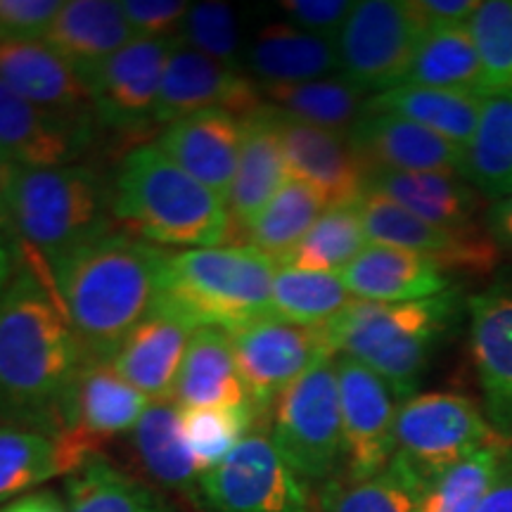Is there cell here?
Masks as SVG:
<instances>
[{"mask_svg":"<svg viewBox=\"0 0 512 512\" xmlns=\"http://www.w3.org/2000/svg\"><path fill=\"white\" fill-rule=\"evenodd\" d=\"M10 174H12V166L5 164L0 159V230L12 238V228H10V209H8V192H10ZM15 240V238H12Z\"/></svg>","mask_w":512,"mask_h":512,"instance_id":"f5cc1de1","label":"cell"},{"mask_svg":"<svg viewBox=\"0 0 512 512\" xmlns=\"http://www.w3.org/2000/svg\"><path fill=\"white\" fill-rule=\"evenodd\" d=\"M176 38H133L88 79L95 124L131 136L157 124L162 79Z\"/></svg>","mask_w":512,"mask_h":512,"instance_id":"8fae6325","label":"cell"},{"mask_svg":"<svg viewBox=\"0 0 512 512\" xmlns=\"http://www.w3.org/2000/svg\"><path fill=\"white\" fill-rule=\"evenodd\" d=\"M278 112L287 174L323 197L328 209L356 207L366 195V166L342 133L304 124Z\"/></svg>","mask_w":512,"mask_h":512,"instance_id":"e0dca14e","label":"cell"},{"mask_svg":"<svg viewBox=\"0 0 512 512\" xmlns=\"http://www.w3.org/2000/svg\"><path fill=\"white\" fill-rule=\"evenodd\" d=\"M347 138L366 171H434L465 178L467 150L396 114L366 112Z\"/></svg>","mask_w":512,"mask_h":512,"instance_id":"ac0fdd59","label":"cell"},{"mask_svg":"<svg viewBox=\"0 0 512 512\" xmlns=\"http://www.w3.org/2000/svg\"><path fill=\"white\" fill-rule=\"evenodd\" d=\"M166 259L164 249L112 230L50 268V283L88 358L110 361L157 309Z\"/></svg>","mask_w":512,"mask_h":512,"instance_id":"7a4b0ae2","label":"cell"},{"mask_svg":"<svg viewBox=\"0 0 512 512\" xmlns=\"http://www.w3.org/2000/svg\"><path fill=\"white\" fill-rule=\"evenodd\" d=\"M60 0H0V41H43Z\"/></svg>","mask_w":512,"mask_h":512,"instance_id":"f6af8a7d","label":"cell"},{"mask_svg":"<svg viewBox=\"0 0 512 512\" xmlns=\"http://www.w3.org/2000/svg\"><path fill=\"white\" fill-rule=\"evenodd\" d=\"M413 0H361L337 38L339 76L366 95L403 86L425 38Z\"/></svg>","mask_w":512,"mask_h":512,"instance_id":"52a82bcc","label":"cell"},{"mask_svg":"<svg viewBox=\"0 0 512 512\" xmlns=\"http://www.w3.org/2000/svg\"><path fill=\"white\" fill-rule=\"evenodd\" d=\"M136 448L145 472L159 486L176 491L200 508L202 470L185 439L181 408L174 401H152L133 430Z\"/></svg>","mask_w":512,"mask_h":512,"instance_id":"f1b7e54d","label":"cell"},{"mask_svg":"<svg viewBox=\"0 0 512 512\" xmlns=\"http://www.w3.org/2000/svg\"><path fill=\"white\" fill-rule=\"evenodd\" d=\"M339 72L337 41L287 22L264 24L247 38L245 74L256 86H287L328 79Z\"/></svg>","mask_w":512,"mask_h":512,"instance_id":"484cf974","label":"cell"},{"mask_svg":"<svg viewBox=\"0 0 512 512\" xmlns=\"http://www.w3.org/2000/svg\"><path fill=\"white\" fill-rule=\"evenodd\" d=\"M112 216L128 235L150 245L223 247L235 233L226 202L159 145H140L121 159L112 183Z\"/></svg>","mask_w":512,"mask_h":512,"instance_id":"3957f363","label":"cell"},{"mask_svg":"<svg viewBox=\"0 0 512 512\" xmlns=\"http://www.w3.org/2000/svg\"><path fill=\"white\" fill-rule=\"evenodd\" d=\"M93 117H69L0 83V159L19 169H55L83 157L93 143Z\"/></svg>","mask_w":512,"mask_h":512,"instance_id":"9a60e30c","label":"cell"},{"mask_svg":"<svg viewBox=\"0 0 512 512\" xmlns=\"http://www.w3.org/2000/svg\"><path fill=\"white\" fill-rule=\"evenodd\" d=\"M268 439L294 472L328 482L344 470V427L335 356L306 370L268 411Z\"/></svg>","mask_w":512,"mask_h":512,"instance_id":"8992f818","label":"cell"},{"mask_svg":"<svg viewBox=\"0 0 512 512\" xmlns=\"http://www.w3.org/2000/svg\"><path fill=\"white\" fill-rule=\"evenodd\" d=\"M366 247L368 235L358 204L356 207H332L325 209L323 216L313 223L306 238L294 249L287 266L339 275Z\"/></svg>","mask_w":512,"mask_h":512,"instance_id":"ab89813d","label":"cell"},{"mask_svg":"<svg viewBox=\"0 0 512 512\" xmlns=\"http://www.w3.org/2000/svg\"><path fill=\"white\" fill-rule=\"evenodd\" d=\"M17 261V242L5 230H0V302H3L5 292H8L12 278H15Z\"/></svg>","mask_w":512,"mask_h":512,"instance_id":"816d5d0a","label":"cell"},{"mask_svg":"<svg viewBox=\"0 0 512 512\" xmlns=\"http://www.w3.org/2000/svg\"><path fill=\"white\" fill-rule=\"evenodd\" d=\"M242 121H245V143H242L226 209L233 228L245 230L290 181V174H287L275 107L264 102L254 112L245 114Z\"/></svg>","mask_w":512,"mask_h":512,"instance_id":"7402d4cb","label":"cell"},{"mask_svg":"<svg viewBox=\"0 0 512 512\" xmlns=\"http://www.w3.org/2000/svg\"><path fill=\"white\" fill-rule=\"evenodd\" d=\"M328 209L323 197L302 181L290 178L278 195L268 202L256 219L245 228L247 245L259 249L278 266L290 264V256L306 233Z\"/></svg>","mask_w":512,"mask_h":512,"instance_id":"e575fe53","label":"cell"},{"mask_svg":"<svg viewBox=\"0 0 512 512\" xmlns=\"http://www.w3.org/2000/svg\"><path fill=\"white\" fill-rule=\"evenodd\" d=\"M482 79V60L470 27H458L425 34L403 86L482 93Z\"/></svg>","mask_w":512,"mask_h":512,"instance_id":"d590c367","label":"cell"},{"mask_svg":"<svg viewBox=\"0 0 512 512\" xmlns=\"http://www.w3.org/2000/svg\"><path fill=\"white\" fill-rule=\"evenodd\" d=\"M10 228L17 247L50 271L86 242L114 230L112 185L93 166L19 169L10 174Z\"/></svg>","mask_w":512,"mask_h":512,"instance_id":"277c9868","label":"cell"},{"mask_svg":"<svg viewBox=\"0 0 512 512\" xmlns=\"http://www.w3.org/2000/svg\"><path fill=\"white\" fill-rule=\"evenodd\" d=\"M358 211L370 245L408 249L430 256L444 268L472 273H491L501 256L496 242L475 226L463 230L432 226L375 192L363 195Z\"/></svg>","mask_w":512,"mask_h":512,"instance_id":"4fadbf2b","label":"cell"},{"mask_svg":"<svg viewBox=\"0 0 512 512\" xmlns=\"http://www.w3.org/2000/svg\"><path fill=\"white\" fill-rule=\"evenodd\" d=\"M484 79L482 95H512V0H489L479 5L470 22Z\"/></svg>","mask_w":512,"mask_h":512,"instance_id":"b9f144b4","label":"cell"},{"mask_svg":"<svg viewBox=\"0 0 512 512\" xmlns=\"http://www.w3.org/2000/svg\"><path fill=\"white\" fill-rule=\"evenodd\" d=\"M176 38L183 46L211 60L245 72L247 38L242 36L238 15L228 3L211 0V3L190 5Z\"/></svg>","mask_w":512,"mask_h":512,"instance_id":"7bdbcfd3","label":"cell"},{"mask_svg":"<svg viewBox=\"0 0 512 512\" xmlns=\"http://www.w3.org/2000/svg\"><path fill=\"white\" fill-rule=\"evenodd\" d=\"M465 178L491 200L512 195V95L486 100L477 136L467 147Z\"/></svg>","mask_w":512,"mask_h":512,"instance_id":"74e56055","label":"cell"},{"mask_svg":"<svg viewBox=\"0 0 512 512\" xmlns=\"http://www.w3.org/2000/svg\"><path fill=\"white\" fill-rule=\"evenodd\" d=\"M69 441L29 427L0 425V508L34 494L36 486L72 475L86 463Z\"/></svg>","mask_w":512,"mask_h":512,"instance_id":"4dcf8cb0","label":"cell"},{"mask_svg":"<svg viewBox=\"0 0 512 512\" xmlns=\"http://www.w3.org/2000/svg\"><path fill=\"white\" fill-rule=\"evenodd\" d=\"M261 105L259 86L242 69L211 60L176 38L159 91L157 124L169 126L204 110H228L245 117Z\"/></svg>","mask_w":512,"mask_h":512,"instance_id":"2e32d148","label":"cell"},{"mask_svg":"<svg viewBox=\"0 0 512 512\" xmlns=\"http://www.w3.org/2000/svg\"><path fill=\"white\" fill-rule=\"evenodd\" d=\"M69 512H183L155 486L126 475L95 453L64 484Z\"/></svg>","mask_w":512,"mask_h":512,"instance_id":"1f68e13d","label":"cell"},{"mask_svg":"<svg viewBox=\"0 0 512 512\" xmlns=\"http://www.w3.org/2000/svg\"><path fill=\"white\" fill-rule=\"evenodd\" d=\"M15 278L0 302V425L69 441L72 396L88 356L50 273L17 247Z\"/></svg>","mask_w":512,"mask_h":512,"instance_id":"6da1fadb","label":"cell"},{"mask_svg":"<svg viewBox=\"0 0 512 512\" xmlns=\"http://www.w3.org/2000/svg\"><path fill=\"white\" fill-rule=\"evenodd\" d=\"M394 439V456L430 486L432 479L501 437L465 394L427 392L401 403Z\"/></svg>","mask_w":512,"mask_h":512,"instance_id":"ba28073f","label":"cell"},{"mask_svg":"<svg viewBox=\"0 0 512 512\" xmlns=\"http://www.w3.org/2000/svg\"><path fill=\"white\" fill-rule=\"evenodd\" d=\"M181 422L185 439L204 472L219 467L230 453L254 434V427L266 425L254 403L233 408H181Z\"/></svg>","mask_w":512,"mask_h":512,"instance_id":"60d3db41","label":"cell"},{"mask_svg":"<svg viewBox=\"0 0 512 512\" xmlns=\"http://www.w3.org/2000/svg\"><path fill=\"white\" fill-rule=\"evenodd\" d=\"M0 512H69V510H67V503L62 501L57 491L43 489L3 505Z\"/></svg>","mask_w":512,"mask_h":512,"instance_id":"f907efd6","label":"cell"},{"mask_svg":"<svg viewBox=\"0 0 512 512\" xmlns=\"http://www.w3.org/2000/svg\"><path fill=\"white\" fill-rule=\"evenodd\" d=\"M510 441L496 439L432 479L418 512H477L501 472Z\"/></svg>","mask_w":512,"mask_h":512,"instance_id":"f35d334b","label":"cell"},{"mask_svg":"<svg viewBox=\"0 0 512 512\" xmlns=\"http://www.w3.org/2000/svg\"><path fill=\"white\" fill-rule=\"evenodd\" d=\"M356 299L406 304L437 297L451 287L446 268L408 249L368 245L339 273Z\"/></svg>","mask_w":512,"mask_h":512,"instance_id":"603a6c76","label":"cell"},{"mask_svg":"<svg viewBox=\"0 0 512 512\" xmlns=\"http://www.w3.org/2000/svg\"><path fill=\"white\" fill-rule=\"evenodd\" d=\"M366 192L387 197L432 226L472 228L479 209V192L467 178L434 171H384L366 174Z\"/></svg>","mask_w":512,"mask_h":512,"instance_id":"4316f807","label":"cell"},{"mask_svg":"<svg viewBox=\"0 0 512 512\" xmlns=\"http://www.w3.org/2000/svg\"><path fill=\"white\" fill-rule=\"evenodd\" d=\"M425 489L427 484L394 456L375 477L335 475L323 482L318 508L320 512H418Z\"/></svg>","mask_w":512,"mask_h":512,"instance_id":"836d02e7","label":"cell"},{"mask_svg":"<svg viewBox=\"0 0 512 512\" xmlns=\"http://www.w3.org/2000/svg\"><path fill=\"white\" fill-rule=\"evenodd\" d=\"M190 3L183 0H124L128 27L136 38H176Z\"/></svg>","mask_w":512,"mask_h":512,"instance_id":"bcb514c9","label":"cell"},{"mask_svg":"<svg viewBox=\"0 0 512 512\" xmlns=\"http://www.w3.org/2000/svg\"><path fill=\"white\" fill-rule=\"evenodd\" d=\"M171 401L178 408H233L254 403L238 373L228 330H195Z\"/></svg>","mask_w":512,"mask_h":512,"instance_id":"83f0119b","label":"cell"},{"mask_svg":"<svg viewBox=\"0 0 512 512\" xmlns=\"http://www.w3.org/2000/svg\"><path fill=\"white\" fill-rule=\"evenodd\" d=\"M261 98L287 117L304 124L325 128V131L349 136L356 121L366 114L370 95L358 91L342 76L328 79L287 83V86H259Z\"/></svg>","mask_w":512,"mask_h":512,"instance_id":"d6a6232c","label":"cell"},{"mask_svg":"<svg viewBox=\"0 0 512 512\" xmlns=\"http://www.w3.org/2000/svg\"><path fill=\"white\" fill-rule=\"evenodd\" d=\"M477 512H512V441L505 451L501 472H498L494 486L484 496Z\"/></svg>","mask_w":512,"mask_h":512,"instance_id":"c3c4849f","label":"cell"},{"mask_svg":"<svg viewBox=\"0 0 512 512\" xmlns=\"http://www.w3.org/2000/svg\"><path fill=\"white\" fill-rule=\"evenodd\" d=\"M278 8L292 27L337 41L354 10V3L349 0H280Z\"/></svg>","mask_w":512,"mask_h":512,"instance_id":"ee69618b","label":"cell"},{"mask_svg":"<svg viewBox=\"0 0 512 512\" xmlns=\"http://www.w3.org/2000/svg\"><path fill=\"white\" fill-rule=\"evenodd\" d=\"M245 121L228 110H204L174 121L162 131L157 145L183 171L228 200L230 185L238 171Z\"/></svg>","mask_w":512,"mask_h":512,"instance_id":"d6986e66","label":"cell"},{"mask_svg":"<svg viewBox=\"0 0 512 512\" xmlns=\"http://www.w3.org/2000/svg\"><path fill=\"white\" fill-rule=\"evenodd\" d=\"M0 83L46 110L93 117L88 86L43 41H0Z\"/></svg>","mask_w":512,"mask_h":512,"instance_id":"d4e9b609","label":"cell"},{"mask_svg":"<svg viewBox=\"0 0 512 512\" xmlns=\"http://www.w3.org/2000/svg\"><path fill=\"white\" fill-rule=\"evenodd\" d=\"M354 299L337 273L280 266L273 278L271 311L285 323L320 328L347 309Z\"/></svg>","mask_w":512,"mask_h":512,"instance_id":"8d00e7d4","label":"cell"},{"mask_svg":"<svg viewBox=\"0 0 512 512\" xmlns=\"http://www.w3.org/2000/svg\"><path fill=\"white\" fill-rule=\"evenodd\" d=\"M278 268L252 245L169 254L157 309L174 313L195 330H233L273 316L271 297Z\"/></svg>","mask_w":512,"mask_h":512,"instance_id":"5b68a950","label":"cell"},{"mask_svg":"<svg viewBox=\"0 0 512 512\" xmlns=\"http://www.w3.org/2000/svg\"><path fill=\"white\" fill-rule=\"evenodd\" d=\"M121 3L114 0H69L43 36V43L55 50L83 83L98 72L110 57L133 41Z\"/></svg>","mask_w":512,"mask_h":512,"instance_id":"cb8c5ba5","label":"cell"},{"mask_svg":"<svg viewBox=\"0 0 512 512\" xmlns=\"http://www.w3.org/2000/svg\"><path fill=\"white\" fill-rule=\"evenodd\" d=\"M479 0H413L422 27L430 31L470 27L472 17L477 15Z\"/></svg>","mask_w":512,"mask_h":512,"instance_id":"7dc6e473","label":"cell"},{"mask_svg":"<svg viewBox=\"0 0 512 512\" xmlns=\"http://www.w3.org/2000/svg\"><path fill=\"white\" fill-rule=\"evenodd\" d=\"M486 228L498 249H512V195L491 204L489 214H486Z\"/></svg>","mask_w":512,"mask_h":512,"instance_id":"681fc988","label":"cell"},{"mask_svg":"<svg viewBox=\"0 0 512 512\" xmlns=\"http://www.w3.org/2000/svg\"><path fill=\"white\" fill-rule=\"evenodd\" d=\"M228 335L242 382L266 420L275 399L292 382L318 361L335 356L323 328H304L275 316L238 325Z\"/></svg>","mask_w":512,"mask_h":512,"instance_id":"30bf717a","label":"cell"},{"mask_svg":"<svg viewBox=\"0 0 512 512\" xmlns=\"http://www.w3.org/2000/svg\"><path fill=\"white\" fill-rule=\"evenodd\" d=\"M486 95L472 91H444V88L399 86L392 91L370 95L366 112L396 114L430 128L448 143L463 147L472 145L486 105Z\"/></svg>","mask_w":512,"mask_h":512,"instance_id":"f546056e","label":"cell"},{"mask_svg":"<svg viewBox=\"0 0 512 512\" xmlns=\"http://www.w3.org/2000/svg\"><path fill=\"white\" fill-rule=\"evenodd\" d=\"M470 349L491 430L512 441V268L467 302Z\"/></svg>","mask_w":512,"mask_h":512,"instance_id":"5bb4252c","label":"cell"},{"mask_svg":"<svg viewBox=\"0 0 512 512\" xmlns=\"http://www.w3.org/2000/svg\"><path fill=\"white\" fill-rule=\"evenodd\" d=\"M150 403L112 368L110 361L88 358L72 396L69 444L86 456H95L102 441L136 430Z\"/></svg>","mask_w":512,"mask_h":512,"instance_id":"ffe728a7","label":"cell"},{"mask_svg":"<svg viewBox=\"0 0 512 512\" xmlns=\"http://www.w3.org/2000/svg\"><path fill=\"white\" fill-rule=\"evenodd\" d=\"M337 380L344 427V470L339 475H380L396 453V396L380 375L349 356H337Z\"/></svg>","mask_w":512,"mask_h":512,"instance_id":"7c38bea8","label":"cell"},{"mask_svg":"<svg viewBox=\"0 0 512 512\" xmlns=\"http://www.w3.org/2000/svg\"><path fill=\"white\" fill-rule=\"evenodd\" d=\"M192 335L195 328L183 318L155 309L121 342L110 363L150 401H171Z\"/></svg>","mask_w":512,"mask_h":512,"instance_id":"44dd1931","label":"cell"},{"mask_svg":"<svg viewBox=\"0 0 512 512\" xmlns=\"http://www.w3.org/2000/svg\"><path fill=\"white\" fill-rule=\"evenodd\" d=\"M204 512H311L304 479L268 434L254 432L200 482Z\"/></svg>","mask_w":512,"mask_h":512,"instance_id":"9c48e42d","label":"cell"}]
</instances>
